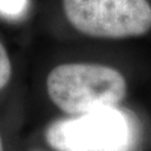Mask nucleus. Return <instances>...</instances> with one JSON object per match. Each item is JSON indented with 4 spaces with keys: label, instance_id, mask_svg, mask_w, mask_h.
<instances>
[{
    "label": "nucleus",
    "instance_id": "1",
    "mask_svg": "<svg viewBox=\"0 0 151 151\" xmlns=\"http://www.w3.org/2000/svg\"><path fill=\"white\" fill-rule=\"evenodd\" d=\"M127 88V81L118 70L92 63L60 64L46 78L50 101L74 116L115 108L125 97Z\"/></svg>",
    "mask_w": 151,
    "mask_h": 151
},
{
    "label": "nucleus",
    "instance_id": "2",
    "mask_svg": "<svg viewBox=\"0 0 151 151\" xmlns=\"http://www.w3.org/2000/svg\"><path fill=\"white\" fill-rule=\"evenodd\" d=\"M46 141L57 151H128L133 125L116 108H109L52 123Z\"/></svg>",
    "mask_w": 151,
    "mask_h": 151
},
{
    "label": "nucleus",
    "instance_id": "3",
    "mask_svg": "<svg viewBox=\"0 0 151 151\" xmlns=\"http://www.w3.org/2000/svg\"><path fill=\"white\" fill-rule=\"evenodd\" d=\"M63 9L70 25L90 37H139L151 29L147 0H63Z\"/></svg>",
    "mask_w": 151,
    "mask_h": 151
},
{
    "label": "nucleus",
    "instance_id": "5",
    "mask_svg": "<svg viewBox=\"0 0 151 151\" xmlns=\"http://www.w3.org/2000/svg\"><path fill=\"white\" fill-rule=\"evenodd\" d=\"M12 67L9 55L6 50L5 46L0 42V91L8 85L10 82Z\"/></svg>",
    "mask_w": 151,
    "mask_h": 151
},
{
    "label": "nucleus",
    "instance_id": "4",
    "mask_svg": "<svg viewBox=\"0 0 151 151\" xmlns=\"http://www.w3.org/2000/svg\"><path fill=\"white\" fill-rule=\"evenodd\" d=\"M28 8V0H0V16L17 19Z\"/></svg>",
    "mask_w": 151,
    "mask_h": 151
},
{
    "label": "nucleus",
    "instance_id": "6",
    "mask_svg": "<svg viewBox=\"0 0 151 151\" xmlns=\"http://www.w3.org/2000/svg\"><path fill=\"white\" fill-rule=\"evenodd\" d=\"M0 151H5V150H4V143H2V139H1V135H0Z\"/></svg>",
    "mask_w": 151,
    "mask_h": 151
}]
</instances>
